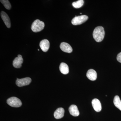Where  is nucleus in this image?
<instances>
[{"label":"nucleus","mask_w":121,"mask_h":121,"mask_svg":"<svg viewBox=\"0 0 121 121\" xmlns=\"http://www.w3.org/2000/svg\"><path fill=\"white\" fill-rule=\"evenodd\" d=\"M105 34V31L103 27L98 26L93 31V37L97 42H101L104 39Z\"/></svg>","instance_id":"obj_1"},{"label":"nucleus","mask_w":121,"mask_h":121,"mask_svg":"<svg viewBox=\"0 0 121 121\" xmlns=\"http://www.w3.org/2000/svg\"><path fill=\"white\" fill-rule=\"evenodd\" d=\"M45 24L40 20H35L32 24L31 29L33 32H38L42 31L44 28Z\"/></svg>","instance_id":"obj_2"},{"label":"nucleus","mask_w":121,"mask_h":121,"mask_svg":"<svg viewBox=\"0 0 121 121\" xmlns=\"http://www.w3.org/2000/svg\"><path fill=\"white\" fill-rule=\"evenodd\" d=\"M88 16L86 15H81L74 17L72 20V24L74 25H80L84 23L88 19Z\"/></svg>","instance_id":"obj_3"},{"label":"nucleus","mask_w":121,"mask_h":121,"mask_svg":"<svg viewBox=\"0 0 121 121\" xmlns=\"http://www.w3.org/2000/svg\"><path fill=\"white\" fill-rule=\"evenodd\" d=\"M7 103L9 106L13 107H19L22 105V102L18 98L12 97L7 99Z\"/></svg>","instance_id":"obj_4"},{"label":"nucleus","mask_w":121,"mask_h":121,"mask_svg":"<svg viewBox=\"0 0 121 121\" xmlns=\"http://www.w3.org/2000/svg\"><path fill=\"white\" fill-rule=\"evenodd\" d=\"M31 82V79L28 77L22 79L17 78L16 81V84L18 86L22 87L28 85Z\"/></svg>","instance_id":"obj_5"},{"label":"nucleus","mask_w":121,"mask_h":121,"mask_svg":"<svg viewBox=\"0 0 121 121\" xmlns=\"http://www.w3.org/2000/svg\"><path fill=\"white\" fill-rule=\"evenodd\" d=\"M23 62L22 56L21 55H19L17 57L14 59L13 63V66L15 68H19L22 66V64Z\"/></svg>","instance_id":"obj_6"},{"label":"nucleus","mask_w":121,"mask_h":121,"mask_svg":"<svg viewBox=\"0 0 121 121\" xmlns=\"http://www.w3.org/2000/svg\"><path fill=\"white\" fill-rule=\"evenodd\" d=\"M0 16L6 26L8 28H10L11 27V21L7 13L4 11H2L0 13Z\"/></svg>","instance_id":"obj_7"},{"label":"nucleus","mask_w":121,"mask_h":121,"mask_svg":"<svg viewBox=\"0 0 121 121\" xmlns=\"http://www.w3.org/2000/svg\"><path fill=\"white\" fill-rule=\"evenodd\" d=\"M39 45L43 51L44 52H47L50 48V42L47 39H43L40 41Z\"/></svg>","instance_id":"obj_8"},{"label":"nucleus","mask_w":121,"mask_h":121,"mask_svg":"<svg viewBox=\"0 0 121 121\" xmlns=\"http://www.w3.org/2000/svg\"><path fill=\"white\" fill-rule=\"evenodd\" d=\"M92 106L94 109L97 112H99L102 110V106L101 102L97 99H94L91 102Z\"/></svg>","instance_id":"obj_9"},{"label":"nucleus","mask_w":121,"mask_h":121,"mask_svg":"<svg viewBox=\"0 0 121 121\" xmlns=\"http://www.w3.org/2000/svg\"><path fill=\"white\" fill-rule=\"evenodd\" d=\"M60 48L63 51L67 53H71L73 51L72 48L70 45L65 42L61 43L60 45Z\"/></svg>","instance_id":"obj_10"},{"label":"nucleus","mask_w":121,"mask_h":121,"mask_svg":"<svg viewBox=\"0 0 121 121\" xmlns=\"http://www.w3.org/2000/svg\"><path fill=\"white\" fill-rule=\"evenodd\" d=\"M86 76L90 80L95 81L97 79V72L94 69H90L87 72Z\"/></svg>","instance_id":"obj_11"},{"label":"nucleus","mask_w":121,"mask_h":121,"mask_svg":"<svg viewBox=\"0 0 121 121\" xmlns=\"http://www.w3.org/2000/svg\"><path fill=\"white\" fill-rule=\"evenodd\" d=\"M70 114L74 117H78L79 115V112L77 106L72 105L70 106L69 108Z\"/></svg>","instance_id":"obj_12"},{"label":"nucleus","mask_w":121,"mask_h":121,"mask_svg":"<svg viewBox=\"0 0 121 121\" xmlns=\"http://www.w3.org/2000/svg\"><path fill=\"white\" fill-rule=\"evenodd\" d=\"M64 112L65 111L63 108H58L54 113V117L56 119H60L64 116Z\"/></svg>","instance_id":"obj_13"},{"label":"nucleus","mask_w":121,"mask_h":121,"mask_svg":"<svg viewBox=\"0 0 121 121\" xmlns=\"http://www.w3.org/2000/svg\"><path fill=\"white\" fill-rule=\"evenodd\" d=\"M60 70L64 74H67L69 72V68L66 64L64 63H60L59 67Z\"/></svg>","instance_id":"obj_14"},{"label":"nucleus","mask_w":121,"mask_h":121,"mask_svg":"<svg viewBox=\"0 0 121 121\" xmlns=\"http://www.w3.org/2000/svg\"><path fill=\"white\" fill-rule=\"evenodd\" d=\"M113 103L115 107L121 111V101L118 95H116L114 97Z\"/></svg>","instance_id":"obj_15"},{"label":"nucleus","mask_w":121,"mask_h":121,"mask_svg":"<svg viewBox=\"0 0 121 121\" xmlns=\"http://www.w3.org/2000/svg\"><path fill=\"white\" fill-rule=\"evenodd\" d=\"M84 4V1L83 0H79L78 1L74 2L72 3V5L74 8L76 9L82 7Z\"/></svg>","instance_id":"obj_16"},{"label":"nucleus","mask_w":121,"mask_h":121,"mask_svg":"<svg viewBox=\"0 0 121 121\" xmlns=\"http://www.w3.org/2000/svg\"><path fill=\"white\" fill-rule=\"evenodd\" d=\"M0 2L4 5L5 8L7 9H11V5L10 2L8 0H1Z\"/></svg>","instance_id":"obj_17"},{"label":"nucleus","mask_w":121,"mask_h":121,"mask_svg":"<svg viewBox=\"0 0 121 121\" xmlns=\"http://www.w3.org/2000/svg\"><path fill=\"white\" fill-rule=\"evenodd\" d=\"M117 60L119 62L121 63V52H120L117 55Z\"/></svg>","instance_id":"obj_18"},{"label":"nucleus","mask_w":121,"mask_h":121,"mask_svg":"<svg viewBox=\"0 0 121 121\" xmlns=\"http://www.w3.org/2000/svg\"><path fill=\"white\" fill-rule=\"evenodd\" d=\"M38 50L39 51V49H38Z\"/></svg>","instance_id":"obj_19"},{"label":"nucleus","mask_w":121,"mask_h":121,"mask_svg":"<svg viewBox=\"0 0 121 121\" xmlns=\"http://www.w3.org/2000/svg\"><path fill=\"white\" fill-rule=\"evenodd\" d=\"M80 14H82V13H80Z\"/></svg>","instance_id":"obj_20"}]
</instances>
